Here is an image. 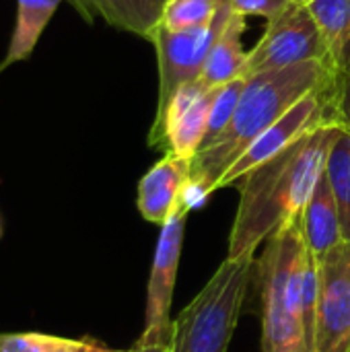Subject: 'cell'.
Returning a JSON list of instances; mask_svg holds the SVG:
<instances>
[{"label": "cell", "mask_w": 350, "mask_h": 352, "mask_svg": "<svg viewBox=\"0 0 350 352\" xmlns=\"http://www.w3.org/2000/svg\"><path fill=\"white\" fill-rule=\"evenodd\" d=\"M229 8L243 16H264L270 21L276 16L291 0H225Z\"/></svg>", "instance_id": "21"}, {"label": "cell", "mask_w": 350, "mask_h": 352, "mask_svg": "<svg viewBox=\"0 0 350 352\" xmlns=\"http://www.w3.org/2000/svg\"><path fill=\"white\" fill-rule=\"evenodd\" d=\"M252 274V256L225 258L204 289L173 320L171 352H227Z\"/></svg>", "instance_id": "4"}, {"label": "cell", "mask_w": 350, "mask_h": 352, "mask_svg": "<svg viewBox=\"0 0 350 352\" xmlns=\"http://www.w3.org/2000/svg\"><path fill=\"white\" fill-rule=\"evenodd\" d=\"M245 31V16L231 12L221 33L217 35L198 82L206 89H217L239 76H245L248 50H243L241 35Z\"/></svg>", "instance_id": "13"}, {"label": "cell", "mask_w": 350, "mask_h": 352, "mask_svg": "<svg viewBox=\"0 0 350 352\" xmlns=\"http://www.w3.org/2000/svg\"><path fill=\"white\" fill-rule=\"evenodd\" d=\"M62 0H17V25L0 70L29 58Z\"/></svg>", "instance_id": "16"}, {"label": "cell", "mask_w": 350, "mask_h": 352, "mask_svg": "<svg viewBox=\"0 0 350 352\" xmlns=\"http://www.w3.org/2000/svg\"><path fill=\"white\" fill-rule=\"evenodd\" d=\"M0 237H2V225H0Z\"/></svg>", "instance_id": "26"}, {"label": "cell", "mask_w": 350, "mask_h": 352, "mask_svg": "<svg viewBox=\"0 0 350 352\" xmlns=\"http://www.w3.org/2000/svg\"><path fill=\"white\" fill-rule=\"evenodd\" d=\"M217 2H223V0H217Z\"/></svg>", "instance_id": "27"}, {"label": "cell", "mask_w": 350, "mask_h": 352, "mask_svg": "<svg viewBox=\"0 0 350 352\" xmlns=\"http://www.w3.org/2000/svg\"><path fill=\"white\" fill-rule=\"evenodd\" d=\"M305 6L322 33L338 80L350 66V0H309Z\"/></svg>", "instance_id": "14"}, {"label": "cell", "mask_w": 350, "mask_h": 352, "mask_svg": "<svg viewBox=\"0 0 350 352\" xmlns=\"http://www.w3.org/2000/svg\"><path fill=\"white\" fill-rule=\"evenodd\" d=\"M332 87H336V74L322 60L252 74L229 126L192 159V184L186 204L190 208L198 206L217 192L219 179L248 144L297 101L314 91Z\"/></svg>", "instance_id": "2"}, {"label": "cell", "mask_w": 350, "mask_h": 352, "mask_svg": "<svg viewBox=\"0 0 350 352\" xmlns=\"http://www.w3.org/2000/svg\"><path fill=\"white\" fill-rule=\"evenodd\" d=\"M132 352H171V340H136Z\"/></svg>", "instance_id": "23"}, {"label": "cell", "mask_w": 350, "mask_h": 352, "mask_svg": "<svg viewBox=\"0 0 350 352\" xmlns=\"http://www.w3.org/2000/svg\"><path fill=\"white\" fill-rule=\"evenodd\" d=\"M248 78L250 76H239L231 82H225L221 87H217L215 91V97H212V105H210V120H208V132H206V140L200 148L208 146L215 138L221 136V132L229 126L237 105H239V99H241V93L248 85Z\"/></svg>", "instance_id": "19"}, {"label": "cell", "mask_w": 350, "mask_h": 352, "mask_svg": "<svg viewBox=\"0 0 350 352\" xmlns=\"http://www.w3.org/2000/svg\"><path fill=\"white\" fill-rule=\"evenodd\" d=\"M334 93H336V87L320 89V91L305 95L301 101H297L289 111H285L274 124H270L262 134H258L248 144V148L223 173V177L217 184V190L235 186L245 173H250L254 167L283 153L297 138L318 128L320 124L334 120Z\"/></svg>", "instance_id": "7"}, {"label": "cell", "mask_w": 350, "mask_h": 352, "mask_svg": "<svg viewBox=\"0 0 350 352\" xmlns=\"http://www.w3.org/2000/svg\"><path fill=\"white\" fill-rule=\"evenodd\" d=\"M95 10L107 25L146 37L161 23L167 0H78Z\"/></svg>", "instance_id": "15"}, {"label": "cell", "mask_w": 350, "mask_h": 352, "mask_svg": "<svg viewBox=\"0 0 350 352\" xmlns=\"http://www.w3.org/2000/svg\"><path fill=\"white\" fill-rule=\"evenodd\" d=\"M192 184V161L165 155L155 163L138 184L136 206L144 221L165 225L169 217L186 202Z\"/></svg>", "instance_id": "11"}, {"label": "cell", "mask_w": 350, "mask_h": 352, "mask_svg": "<svg viewBox=\"0 0 350 352\" xmlns=\"http://www.w3.org/2000/svg\"><path fill=\"white\" fill-rule=\"evenodd\" d=\"M231 12L233 10L229 8V4L223 0L215 19L206 25L182 31H169L161 25L153 29L149 39L157 50L159 62V103L155 120L165 113L171 97L177 93L179 87L200 78L208 52Z\"/></svg>", "instance_id": "6"}, {"label": "cell", "mask_w": 350, "mask_h": 352, "mask_svg": "<svg viewBox=\"0 0 350 352\" xmlns=\"http://www.w3.org/2000/svg\"><path fill=\"white\" fill-rule=\"evenodd\" d=\"M299 2H303V4H307V2H309V0H299Z\"/></svg>", "instance_id": "25"}, {"label": "cell", "mask_w": 350, "mask_h": 352, "mask_svg": "<svg viewBox=\"0 0 350 352\" xmlns=\"http://www.w3.org/2000/svg\"><path fill=\"white\" fill-rule=\"evenodd\" d=\"M336 128L334 120L320 124L235 184L239 206L229 233L227 258H254L262 243L301 217L324 173Z\"/></svg>", "instance_id": "1"}, {"label": "cell", "mask_w": 350, "mask_h": 352, "mask_svg": "<svg viewBox=\"0 0 350 352\" xmlns=\"http://www.w3.org/2000/svg\"><path fill=\"white\" fill-rule=\"evenodd\" d=\"M76 352H132V351H113V349H107V346H103V344H99V342H95V340H80V344H78Z\"/></svg>", "instance_id": "24"}, {"label": "cell", "mask_w": 350, "mask_h": 352, "mask_svg": "<svg viewBox=\"0 0 350 352\" xmlns=\"http://www.w3.org/2000/svg\"><path fill=\"white\" fill-rule=\"evenodd\" d=\"M80 340L41 332L0 334V352H76Z\"/></svg>", "instance_id": "20"}, {"label": "cell", "mask_w": 350, "mask_h": 352, "mask_svg": "<svg viewBox=\"0 0 350 352\" xmlns=\"http://www.w3.org/2000/svg\"><path fill=\"white\" fill-rule=\"evenodd\" d=\"M301 231L307 250L320 260L326 256L332 248H336L342 239L340 229V214L338 206L332 194V188L322 173V177L316 184V190L311 192L303 212H301Z\"/></svg>", "instance_id": "12"}, {"label": "cell", "mask_w": 350, "mask_h": 352, "mask_svg": "<svg viewBox=\"0 0 350 352\" xmlns=\"http://www.w3.org/2000/svg\"><path fill=\"white\" fill-rule=\"evenodd\" d=\"M334 120L350 132V66L349 70L336 80L334 93Z\"/></svg>", "instance_id": "22"}, {"label": "cell", "mask_w": 350, "mask_h": 352, "mask_svg": "<svg viewBox=\"0 0 350 352\" xmlns=\"http://www.w3.org/2000/svg\"><path fill=\"white\" fill-rule=\"evenodd\" d=\"M316 60L328 62L322 33L307 6L291 0L276 16L266 21L260 41L248 52L245 76Z\"/></svg>", "instance_id": "5"}, {"label": "cell", "mask_w": 350, "mask_h": 352, "mask_svg": "<svg viewBox=\"0 0 350 352\" xmlns=\"http://www.w3.org/2000/svg\"><path fill=\"white\" fill-rule=\"evenodd\" d=\"M217 89H206L198 80L177 89L165 113L153 122L149 144L184 159H194L206 140L210 105Z\"/></svg>", "instance_id": "10"}, {"label": "cell", "mask_w": 350, "mask_h": 352, "mask_svg": "<svg viewBox=\"0 0 350 352\" xmlns=\"http://www.w3.org/2000/svg\"><path fill=\"white\" fill-rule=\"evenodd\" d=\"M316 256L307 250L301 217L266 241L258 274L262 309V352H314L303 314L307 270Z\"/></svg>", "instance_id": "3"}, {"label": "cell", "mask_w": 350, "mask_h": 352, "mask_svg": "<svg viewBox=\"0 0 350 352\" xmlns=\"http://www.w3.org/2000/svg\"><path fill=\"white\" fill-rule=\"evenodd\" d=\"M219 4L217 0H167L159 25L169 31L206 25L215 19Z\"/></svg>", "instance_id": "18"}, {"label": "cell", "mask_w": 350, "mask_h": 352, "mask_svg": "<svg viewBox=\"0 0 350 352\" xmlns=\"http://www.w3.org/2000/svg\"><path fill=\"white\" fill-rule=\"evenodd\" d=\"M316 352H350V241L318 260Z\"/></svg>", "instance_id": "8"}, {"label": "cell", "mask_w": 350, "mask_h": 352, "mask_svg": "<svg viewBox=\"0 0 350 352\" xmlns=\"http://www.w3.org/2000/svg\"><path fill=\"white\" fill-rule=\"evenodd\" d=\"M190 206L184 202L169 221L161 227V235L157 241L149 287H146V314H144V330L138 340H171L173 338V320L169 318L173 291L177 280V268L182 258L186 219Z\"/></svg>", "instance_id": "9"}, {"label": "cell", "mask_w": 350, "mask_h": 352, "mask_svg": "<svg viewBox=\"0 0 350 352\" xmlns=\"http://www.w3.org/2000/svg\"><path fill=\"white\" fill-rule=\"evenodd\" d=\"M324 175L338 206L342 239L350 241V132L340 124L328 148Z\"/></svg>", "instance_id": "17"}]
</instances>
